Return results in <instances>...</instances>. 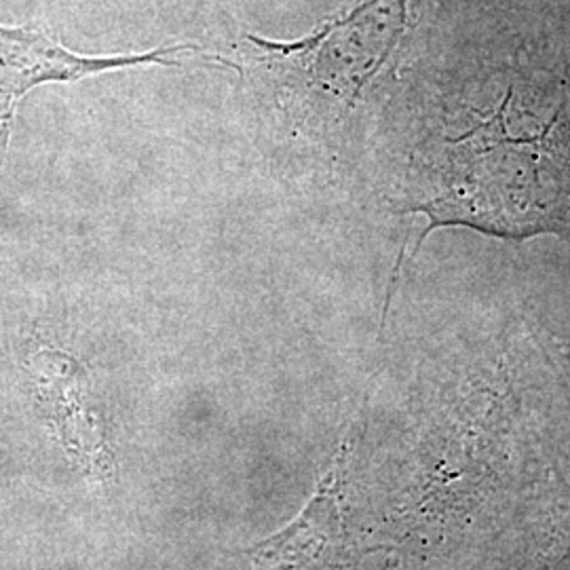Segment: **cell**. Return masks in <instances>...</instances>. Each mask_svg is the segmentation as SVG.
I'll return each instance as SVG.
<instances>
[{
    "mask_svg": "<svg viewBox=\"0 0 570 570\" xmlns=\"http://www.w3.org/2000/svg\"><path fill=\"white\" fill-rule=\"evenodd\" d=\"M61 353L41 348L30 360L37 395L45 412L60 433L63 450L94 480H108L112 473V450L108 449L96 416L85 406L79 381Z\"/></svg>",
    "mask_w": 570,
    "mask_h": 570,
    "instance_id": "cell-3",
    "label": "cell"
},
{
    "mask_svg": "<svg viewBox=\"0 0 570 570\" xmlns=\"http://www.w3.org/2000/svg\"><path fill=\"white\" fill-rule=\"evenodd\" d=\"M508 102L510 96L492 119L452 142L449 190L421 205L431 218L429 228L469 225L524 237L567 223L570 165L546 142L548 129L534 138L510 136Z\"/></svg>",
    "mask_w": 570,
    "mask_h": 570,
    "instance_id": "cell-1",
    "label": "cell"
},
{
    "mask_svg": "<svg viewBox=\"0 0 570 570\" xmlns=\"http://www.w3.org/2000/svg\"><path fill=\"white\" fill-rule=\"evenodd\" d=\"M336 492L332 471L298 518L249 551L254 570H327L341 529Z\"/></svg>",
    "mask_w": 570,
    "mask_h": 570,
    "instance_id": "cell-4",
    "label": "cell"
},
{
    "mask_svg": "<svg viewBox=\"0 0 570 570\" xmlns=\"http://www.w3.org/2000/svg\"><path fill=\"white\" fill-rule=\"evenodd\" d=\"M193 51H197L193 45H174L138 56L91 58L66 49L45 30L0 26V169L9 153L18 106L35 87L47 82L79 81L91 75L142 63L174 66L176 56Z\"/></svg>",
    "mask_w": 570,
    "mask_h": 570,
    "instance_id": "cell-2",
    "label": "cell"
}]
</instances>
